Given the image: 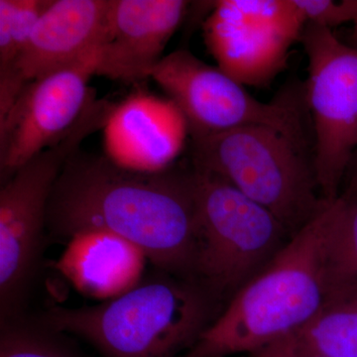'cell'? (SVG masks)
<instances>
[{
  "label": "cell",
  "instance_id": "1",
  "mask_svg": "<svg viewBox=\"0 0 357 357\" xmlns=\"http://www.w3.org/2000/svg\"><path fill=\"white\" fill-rule=\"evenodd\" d=\"M46 227L67 241L79 232H112L139 248L156 269L195 279L194 170L173 166L159 173L134 172L105 155L79 149L56 181Z\"/></svg>",
  "mask_w": 357,
  "mask_h": 357
},
{
  "label": "cell",
  "instance_id": "2",
  "mask_svg": "<svg viewBox=\"0 0 357 357\" xmlns=\"http://www.w3.org/2000/svg\"><path fill=\"white\" fill-rule=\"evenodd\" d=\"M218 305L195 279L156 269L96 306L52 307L41 324L83 338L103 357H181L217 318Z\"/></svg>",
  "mask_w": 357,
  "mask_h": 357
},
{
  "label": "cell",
  "instance_id": "3",
  "mask_svg": "<svg viewBox=\"0 0 357 357\" xmlns=\"http://www.w3.org/2000/svg\"><path fill=\"white\" fill-rule=\"evenodd\" d=\"M324 222L325 201L181 357L255 356L309 323L326 298Z\"/></svg>",
  "mask_w": 357,
  "mask_h": 357
},
{
  "label": "cell",
  "instance_id": "4",
  "mask_svg": "<svg viewBox=\"0 0 357 357\" xmlns=\"http://www.w3.org/2000/svg\"><path fill=\"white\" fill-rule=\"evenodd\" d=\"M192 142L195 168L225 178L261 204L292 236L323 204L306 146L273 128L243 126Z\"/></svg>",
  "mask_w": 357,
  "mask_h": 357
},
{
  "label": "cell",
  "instance_id": "5",
  "mask_svg": "<svg viewBox=\"0 0 357 357\" xmlns=\"http://www.w3.org/2000/svg\"><path fill=\"white\" fill-rule=\"evenodd\" d=\"M192 170L199 234L195 279L218 303H227L292 236L271 211L225 178Z\"/></svg>",
  "mask_w": 357,
  "mask_h": 357
},
{
  "label": "cell",
  "instance_id": "6",
  "mask_svg": "<svg viewBox=\"0 0 357 357\" xmlns=\"http://www.w3.org/2000/svg\"><path fill=\"white\" fill-rule=\"evenodd\" d=\"M100 129L86 112L55 144L20 167L0 191V307L1 323L16 318L22 296L36 272L56 181L82 143Z\"/></svg>",
  "mask_w": 357,
  "mask_h": 357
},
{
  "label": "cell",
  "instance_id": "7",
  "mask_svg": "<svg viewBox=\"0 0 357 357\" xmlns=\"http://www.w3.org/2000/svg\"><path fill=\"white\" fill-rule=\"evenodd\" d=\"M307 100L314 128V177L323 201H333L357 150V49L332 29L307 24Z\"/></svg>",
  "mask_w": 357,
  "mask_h": 357
},
{
  "label": "cell",
  "instance_id": "8",
  "mask_svg": "<svg viewBox=\"0 0 357 357\" xmlns=\"http://www.w3.org/2000/svg\"><path fill=\"white\" fill-rule=\"evenodd\" d=\"M150 77L177 105L189 126L192 140L248 126H262L306 146L297 107L283 102H262L243 84L187 50L168 54Z\"/></svg>",
  "mask_w": 357,
  "mask_h": 357
},
{
  "label": "cell",
  "instance_id": "9",
  "mask_svg": "<svg viewBox=\"0 0 357 357\" xmlns=\"http://www.w3.org/2000/svg\"><path fill=\"white\" fill-rule=\"evenodd\" d=\"M305 26L294 0H220L204 36L223 73L243 86H263L285 69Z\"/></svg>",
  "mask_w": 357,
  "mask_h": 357
},
{
  "label": "cell",
  "instance_id": "10",
  "mask_svg": "<svg viewBox=\"0 0 357 357\" xmlns=\"http://www.w3.org/2000/svg\"><path fill=\"white\" fill-rule=\"evenodd\" d=\"M100 48L67 67L26 84L0 121V177L2 185L40 152L62 139L79 121L95 93Z\"/></svg>",
  "mask_w": 357,
  "mask_h": 357
},
{
  "label": "cell",
  "instance_id": "11",
  "mask_svg": "<svg viewBox=\"0 0 357 357\" xmlns=\"http://www.w3.org/2000/svg\"><path fill=\"white\" fill-rule=\"evenodd\" d=\"M109 0H53L35 26L13 72L0 82V121L28 83L81 60L102 46Z\"/></svg>",
  "mask_w": 357,
  "mask_h": 357
},
{
  "label": "cell",
  "instance_id": "12",
  "mask_svg": "<svg viewBox=\"0 0 357 357\" xmlns=\"http://www.w3.org/2000/svg\"><path fill=\"white\" fill-rule=\"evenodd\" d=\"M102 131L105 156L115 165L140 173L173 167L190 135L177 105L146 91L115 105Z\"/></svg>",
  "mask_w": 357,
  "mask_h": 357
},
{
  "label": "cell",
  "instance_id": "13",
  "mask_svg": "<svg viewBox=\"0 0 357 357\" xmlns=\"http://www.w3.org/2000/svg\"><path fill=\"white\" fill-rule=\"evenodd\" d=\"M188 4L183 0H109L96 76L123 82L150 77Z\"/></svg>",
  "mask_w": 357,
  "mask_h": 357
},
{
  "label": "cell",
  "instance_id": "14",
  "mask_svg": "<svg viewBox=\"0 0 357 357\" xmlns=\"http://www.w3.org/2000/svg\"><path fill=\"white\" fill-rule=\"evenodd\" d=\"M147 261L145 253L126 239L91 230L70 237L55 268L77 292L107 302L136 287Z\"/></svg>",
  "mask_w": 357,
  "mask_h": 357
},
{
  "label": "cell",
  "instance_id": "15",
  "mask_svg": "<svg viewBox=\"0 0 357 357\" xmlns=\"http://www.w3.org/2000/svg\"><path fill=\"white\" fill-rule=\"evenodd\" d=\"M357 357V283L328 289L304 326L252 357Z\"/></svg>",
  "mask_w": 357,
  "mask_h": 357
},
{
  "label": "cell",
  "instance_id": "16",
  "mask_svg": "<svg viewBox=\"0 0 357 357\" xmlns=\"http://www.w3.org/2000/svg\"><path fill=\"white\" fill-rule=\"evenodd\" d=\"M321 252L326 290L357 283V194L325 201Z\"/></svg>",
  "mask_w": 357,
  "mask_h": 357
},
{
  "label": "cell",
  "instance_id": "17",
  "mask_svg": "<svg viewBox=\"0 0 357 357\" xmlns=\"http://www.w3.org/2000/svg\"><path fill=\"white\" fill-rule=\"evenodd\" d=\"M53 0H0V82L29 41L35 26Z\"/></svg>",
  "mask_w": 357,
  "mask_h": 357
},
{
  "label": "cell",
  "instance_id": "18",
  "mask_svg": "<svg viewBox=\"0 0 357 357\" xmlns=\"http://www.w3.org/2000/svg\"><path fill=\"white\" fill-rule=\"evenodd\" d=\"M0 357H81L60 340V333L48 326L20 323L16 319L1 323Z\"/></svg>",
  "mask_w": 357,
  "mask_h": 357
},
{
  "label": "cell",
  "instance_id": "19",
  "mask_svg": "<svg viewBox=\"0 0 357 357\" xmlns=\"http://www.w3.org/2000/svg\"><path fill=\"white\" fill-rule=\"evenodd\" d=\"M305 23L332 28L352 22L356 10V0H295Z\"/></svg>",
  "mask_w": 357,
  "mask_h": 357
},
{
  "label": "cell",
  "instance_id": "20",
  "mask_svg": "<svg viewBox=\"0 0 357 357\" xmlns=\"http://www.w3.org/2000/svg\"><path fill=\"white\" fill-rule=\"evenodd\" d=\"M351 177L347 189L342 195L357 194V150L351 164Z\"/></svg>",
  "mask_w": 357,
  "mask_h": 357
},
{
  "label": "cell",
  "instance_id": "21",
  "mask_svg": "<svg viewBox=\"0 0 357 357\" xmlns=\"http://www.w3.org/2000/svg\"><path fill=\"white\" fill-rule=\"evenodd\" d=\"M352 24H354V37L357 42V0H356V15H354V20H352Z\"/></svg>",
  "mask_w": 357,
  "mask_h": 357
},
{
  "label": "cell",
  "instance_id": "22",
  "mask_svg": "<svg viewBox=\"0 0 357 357\" xmlns=\"http://www.w3.org/2000/svg\"><path fill=\"white\" fill-rule=\"evenodd\" d=\"M284 357H321V356H284Z\"/></svg>",
  "mask_w": 357,
  "mask_h": 357
}]
</instances>
